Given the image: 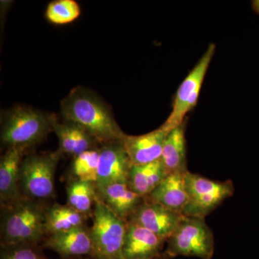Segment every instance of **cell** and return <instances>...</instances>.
Here are the masks:
<instances>
[{
    "mask_svg": "<svg viewBox=\"0 0 259 259\" xmlns=\"http://www.w3.org/2000/svg\"><path fill=\"white\" fill-rule=\"evenodd\" d=\"M26 151L18 148H6L0 159L1 207L17 202L23 197L20 192V168Z\"/></svg>",
    "mask_w": 259,
    "mask_h": 259,
    "instance_id": "4fadbf2b",
    "label": "cell"
},
{
    "mask_svg": "<svg viewBox=\"0 0 259 259\" xmlns=\"http://www.w3.org/2000/svg\"><path fill=\"white\" fill-rule=\"evenodd\" d=\"M42 259H47L46 258H42ZM61 259H64V258H61ZM71 259H74V258H71ZM76 259H81V258H76Z\"/></svg>",
    "mask_w": 259,
    "mask_h": 259,
    "instance_id": "4316f807",
    "label": "cell"
},
{
    "mask_svg": "<svg viewBox=\"0 0 259 259\" xmlns=\"http://www.w3.org/2000/svg\"><path fill=\"white\" fill-rule=\"evenodd\" d=\"M90 235L95 259H124V241L127 223L112 212L99 197L93 210Z\"/></svg>",
    "mask_w": 259,
    "mask_h": 259,
    "instance_id": "5b68a950",
    "label": "cell"
},
{
    "mask_svg": "<svg viewBox=\"0 0 259 259\" xmlns=\"http://www.w3.org/2000/svg\"><path fill=\"white\" fill-rule=\"evenodd\" d=\"M185 173L175 172L168 174L145 199L157 202L167 208L182 213L187 202Z\"/></svg>",
    "mask_w": 259,
    "mask_h": 259,
    "instance_id": "2e32d148",
    "label": "cell"
},
{
    "mask_svg": "<svg viewBox=\"0 0 259 259\" xmlns=\"http://www.w3.org/2000/svg\"><path fill=\"white\" fill-rule=\"evenodd\" d=\"M215 50V44H209L198 62L181 83L174 100L171 112L161 125L168 132L183 123L187 119V114L197 105L204 78Z\"/></svg>",
    "mask_w": 259,
    "mask_h": 259,
    "instance_id": "ba28073f",
    "label": "cell"
},
{
    "mask_svg": "<svg viewBox=\"0 0 259 259\" xmlns=\"http://www.w3.org/2000/svg\"><path fill=\"white\" fill-rule=\"evenodd\" d=\"M81 15V8L75 0H54L48 5L46 18L54 25H66L75 21Z\"/></svg>",
    "mask_w": 259,
    "mask_h": 259,
    "instance_id": "44dd1931",
    "label": "cell"
},
{
    "mask_svg": "<svg viewBox=\"0 0 259 259\" xmlns=\"http://www.w3.org/2000/svg\"><path fill=\"white\" fill-rule=\"evenodd\" d=\"M135 259H171L168 255L165 253L164 251L162 252L160 254L153 255V256L151 257H146V258H135Z\"/></svg>",
    "mask_w": 259,
    "mask_h": 259,
    "instance_id": "d4e9b609",
    "label": "cell"
},
{
    "mask_svg": "<svg viewBox=\"0 0 259 259\" xmlns=\"http://www.w3.org/2000/svg\"><path fill=\"white\" fill-rule=\"evenodd\" d=\"M98 196L117 217L128 223L145 199L131 190L127 184H113L97 190Z\"/></svg>",
    "mask_w": 259,
    "mask_h": 259,
    "instance_id": "9a60e30c",
    "label": "cell"
},
{
    "mask_svg": "<svg viewBox=\"0 0 259 259\" xmlns=\"http://www.w3.org/2000/svg\"><path fill=\"white\" fill-rule=\"evenodd\" d=\"M64 120L82 127L102 145L122 142L125 136L110 107L98 95L81 87L72 89L61 102Z\"/></svg>",
    "mask_w": 259,
    "mask_h": 259,
    "instance_id": "6da1fadb",
    "label": "cell"
},
{
    "mask_svg": "<svg viewBox=\"0 0 259 259\" xmlns=\"http://www.w3.org/2000/svg\"><path fill=\"white\" fill-rule=\"evenodd\" d=\"M53 131L52 114L18 105L2 112L1 143L25 151L41 143Z\"/></svg>",
    "mask_w": 259,
    "mask_h": 259,
    "instance_id": "3957f363",
    "label": "cell"
},
{
    "mask_svg": "<svg viewBox=\"0 0 259 259\" xmlns=\"http://www.w3.org/2000/svg\"><path fill=\"white\" fill-rule=\"evenodd\" d=\"M68 205L88 217L93 216L98 198L96 183L72 179L66 187Z\"/></svg>",
    "mask_w": 259,
    "mask_h": 259,
    "instance_id": "ffe728a7",
    "label": "cell"
},
{
    "mask_svg": "<svg viewBox=\"0 0 259 259\" xmlns=\"http://www.w3.org/2000/svg\"><path fill=\"white\" fill-rule=\"evenodd\" d=\"M187 202L182 214L186 217L204 218L234 194L231 180L218 182L187 171L185 175Z\"/></svg>",
    "mask_w": 259,
    "mask_h": 259,
    "instance_id": "52a82bcc",
    "label": "cell"
},
{
    "mask_svg": "<svg viewBox=\"0 0 259 259\" xmlns=\"http://www.w3.org/2000/svg\"><path fill=\"white\" fill-rule=\"evenodd\" d=\"M133 166L122 142L102 145L96 182L97 190L113 184H127Z\"/></svg>",
    "mask_w": 259,
    "mask_h": 259,
    "instance_id": "9c48e42d",
    "label": "cell"
},
{
    "mask_svg": "<svg viewBox=\"0 0 259 259\" xmlns=\"http://www.w3.org/2000/svg\"><path fill=\"white\" fill-rule=\"evenodd\" d=\"M187 122V118L183 123L171 130L163 143L160 160L168 174L188 171L185 137Z\"/></svg>",
    "mask_w": 259,
    "mask_h": 259,
    "instance_id": "e0dca14e",
    "label": "cell"
},
{
    "mask_svg": "<svg viewBox=\"0 0 259 259\" xmlns=\"http://www.w3.org/2000/svg\"><path fill=\"white\" fill-rule=\"evenodd\" d=\"M60 151L33 153L24 157L20 168V192L24 197L45 202L55 193V175Z\"/></svg>",
    "mask_w": 259,
    "mask_h": 259,
    "instance_id": "277c9868",
    "label": "cell"
},
{
    "mask_svg": "<svg viewBox=\"0 0 259 259\" xmlns=\"http://www.w3.org/2000/svg\"><path fill=\"white\" fill-rule=\"evenodd\" d=\"M252 9L259 15V0H253L251 2Z\"/></svg>",
    "mask_w": 259,
    "mask_h": 259,
    "instance_id": "484cf974",
    "label": "cell"
},
{
    "mask_svg": "<svg viewBox=\"0 0 259 259\" xmlns=\"http://www.w3.org/2000/svg\"><path fill=\"white\" fill-rule=\"evenodd\" d=\"M45 202L22 197L1 207V247L37 244L47 237Z\"/></svg>",
    "mask_w": 259,
    "mask_h": 259,
    "instance_id": "7a4b0ae2",
    "label": "cell"
},
{
    "mask_svg": "<svg viewBox=\"0 0 259 259\" xmlns=\"http://www.w3.org/2000/svg\"><path fill=\"white\" fill-rule=\"evenodd\" d=\"M166 241L157 235L134 223H127L124 241V259L153 256L161 253Z\"/></svg>",
    "mask_w": 259,
    "mask_h": 259,
    "instance_id": "5bb4252c",
    "label": "cell"
},
{
    "mask_svg": "<svg viewBox=\"0 0 259 259\" xmlns=\"http://www.w3.org/2000/svg\"><path fill=\"white\" fill-rule=\"evenodd\" d=\"M42 245L64 259L81 258L85 255L93 258L95 255L90 228L85 226L49 235Z\"/></svg>",
    "mask_w": 259,
    "mask_h": 259,
    "instance_id": "8fae6325",
    "label": "cell"
},
{
    "mask_svg": "<svg viewBox=\"0 0 259 259\" xmlns=\"http://www.w3.org/2000/svg\"><path fill=\"white\" fill-rule=\"evenodd\" d=\"M45 258L37 244H19L1 247L0 259H42Z\"/></svg>",
    "mask_w": 259,
    "mask_h": 259,
    "instance_id": "cb8c5ba5",
    "label": "cell"
},
{
    "mask_svg": "<svg viewBox=\"0 0 259 259\" xmlns=\"http://www.w3.org/2000/svg\"><path fill=\"white\" fill-rule=\"evenodd\" d=\"M164 252L171 258L179 255L212 259L214 236L204 218L184 216L166 241Z\"/></svg>",
    "mask_w": 259,
    "mask_h": 259,
    "instance_id": "8992f818",
    "label": "cell"
},
{
    "mask_svg": "<svg viewBox=\"0 0 259 259\" xmlns=\"http://www.w3.org/2000/svg\"><path fill=\"white\" fill-rule=\"evenodd\" d=\"M168 133L160 126L158 129L141 136L125 134L122 140V144L133 165H146L159 160L163 143Z\"/></svg>",
    "mask_w": 259,
    "mask_h": 259,
    "instance_id": "7c38bea8",
    "label": "cell"
},
{
    "mask_svg": "<svg viewBox=\"0 0 259 259\" xmlns=\"http://www.w3.org/2000/svg\"><path fill=\"white\" fill-rule=\"evenodd\" d=\"M81 259H95V258H81Z\"/></svg>",
    "mask_w": 259,
    "mask_h": 259,
    "instance_id": "83f0119b",
    "label": "cell"
},
{
    "mask_svg": "<svg viewBox=\"0 0 259 259\" xmlns=\"http://www.w3.org/2000/svg\"><path fill=\"white\" fill-rule=\"evenodd\" d=\"M161 160L146 165H134L130 171L127 185L136 193L146 199L168 175Z\"/></svg>",
    "mask_w": 259,
    "mask_h": 259,
    "instance_id": "ac0fdd59",
    "label": "cell"
},
{
    "mask_svg": "<svg viewBox=\"0 0 259 259\" xmlns=\"http://www.w3.org/2000/svg\"><path fill=\"white\" fill-rule=\"evenodd\" d=\"M53 132L55 133L59 139V148L61 154H67L74 157L75 143L68 121L59 122L56 115L52 114Z\"/></svg>",
    "mask_w": 259,
    "mask_h": 259,
    "instance_id": "603a6c76",
    "label": "cell"
},
{
    "mask_svg": "<svg viewBox=\"0 0 259 259\" xmlns=\"http://www.w3.org/2000/svg\"><path fill=\"white\" fill-rule=\"evenodd\" d=\"M183 218L181 212L167 208L157 202L145 199L128 223L144 227L167 241Z\"/></svg>",
    "mask_w": 259,
    "mask_h": 259,
    "instance_id": "30bf717a",
    "label": "cell"
},
{
    "mask_svg": "<svg viewBox=\"0 0 259 259\" xmlns=\"http://www.w3.org/2000/svg\"><path fill=\"white\" fill-rule=\"evenodd\" d=\"M86 216L76 212L68 204L54 203L47 206L46 210V229L47 236L54 233L69 231L85 226Z\"/></svg>",
    "mask_w": 259,
    "mask_h": 259,
    "instance_id": "d6986e66",
    "label": "cell"
},
{
    "mask_svg": "<svg viewBox=\"0 0 259 259\" xmlns=\"http://www.w3.org/2000/svg\"><path fill=\"white\" fill-rule=\"evenodd\" d=\"M99 159L100 148L90 150L75 156L71 164L73 179L96 183Z\"/></svg>",
    "mask_w": 259,
    "mask_h": 259,
    "instance_id": "7402d4cb",
    "label": "cell"
}]
</instances>
